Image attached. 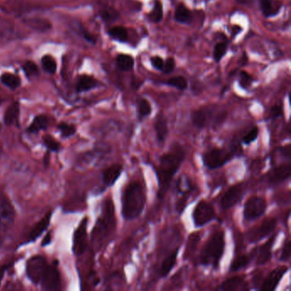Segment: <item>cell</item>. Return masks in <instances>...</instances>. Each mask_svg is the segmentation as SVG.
Wrapping results in <instances>:
<instances>
[{"instance_id": "cell-1", "label": "cell", "mask_w": 291, "mask_h": 291, "mask_svg": "<svg viewBox=\"0 0 291 291\" xmlns=\"http://www.w3.org/2000/svg\"><path fill=\"white\" fill-rule=\"evenodd\" d=\"M184 157L185 151L184 148L179 144H174L171 147L170 151L162 155L160 158L157 168L160 198H163L168 191L173 177L184 162Z\"/></svg>"}, {"instance_id": "cell-2", "label": "cell", "mask_w": 291, "mask_h": 291, "mask_svg": "<svg viewBox=\"0 0 291 291\" xmlns=\"http://www.w3.org/2000/svg\"><path fill=\"white\" fill-rule=\"evenodd\" d=\"M146 193L138 182L132 181L124 189L122 203V217L132 220L140 216L146 206Z\"/></svg>"}, {"instance_id": "cell-3", "label": "cell", "mask_w": 291, "mask_h": 291, "mask_svg": "<svg viewBox=\"0 0 291 291\" xmlns=\"http://www.w3.org/2000/svg\"><path fill=\"white\" fill-rule=\"evenodd\" d=\"M225 233L222 231H215L207 242L200 256V263L204 266L219 267L220 260L225 252Z\"/></svg>"}, {"instance_id": "cell-4", "label": "cell", "mask_w": 291, "mask_h": 291, "mask_svg": "<svg viewBox=\"0 0 291 291\" xmlns=\"http://www.w3.org/2000/svg\"><path fill=\"white\" fill-rule=\"evenodd\" d=\"M225 118L226 113L221 111L214 116V111L209 108H201L199 110L193 111L191 114L193 125L198 129H204L210 123L214 124V126L220 125L224 122Z\"/></svg>"}, {"instance_id": "cell-5", "label": "cell", "mask_w": 291, "mask_h": 291, "mask_svg": "<svg viewBox=\"0 0 291 291\" xmlns=\"http://www.w3.org/2000/svg\"><path fill=\"white\" fill-rule=\"evenodd\" d=\"M116 227V216H115V207L110 199L105 201V206L103 209L102 217L96 223V235L108 236L110 235Z\"/></svg>"}, {"instance_id": "cell-6", "label": "cell", "mask_w": 291, "mask_h": 291, "mask_svg": "<svg viewBox=\"0 0 291 291\" xmlns=\"http://www.w3.org/2000/svg\"><path fill=\"white\" fill-rule=\"evenodd\" d=\"M233 155L223 149L214 148L207 151L203 156V162L206 168L211 170L222 168L232 158Z\"/></svg>"}, {"instance_id": "cell-7", "label": "cell", "mask_w": 291, "mask_h": 291, "mask_svg": "<svg viewBox=\"0 0 291 291\" xmlns=\"http://www.w3.org/2000/svg\"><path fill=\"white\" fill-rule=\"evenodd\" d=\"M267 202L265 198L254 196L249 198L244 208V218L246 221H253L262 216L267 211Z\"/></svg>"}, {"instance_id": "cell-8", "label": "cell", "mask_w": 291, "mask_h": 291, "mask_svg": "<svg viewBox=\"0 0 291 291\" xmlns=\"http://www.w3.org/2000/svg\"><path fill=\"white\" fill-rule=\"evenodd\" d=\"M216 218L214 207L206 201H200L193 210L192 219L196 227H203Z\"/></svg>"}, {"instance_id": "cell-9", "label": "cell", "mask_w": 291, "mask_h": 291, "mask_svg": "<svg viewBox=\"0 0 291 291\" xmlns=\"http://www.w3.org/2000/svg\"><path fill=\"white\" fill-rule=\"evenodd\" d=\"M48 266L49 264L47 263L46 259L43 256H33L29 259L27 263L26 271L31 282L34 284L40 283Z\"/></svg>"}, {"instance_id": "cell-10", "label": "cell", "mask_w": 291, "mask_h": 291, "mask_svg": "<svg viewBox=\"0 0 291 291\" xmlns=\"http://www.w3.org/2000/svg\"><path fill=\"white\" fill-rule=\"evenodd\" d=\"M87 218L81 220L74 233L73 237V252L75 256H80L85 251L87 236Z\"/></svg>"}, {"instance_id": "cell-11", "label": "cell", "mask_w": 291, "mask_h": 291, "mask_svg": "<svg viewBox=\"0 0 291 291\" xmlns=\"http://www.w3.org/2000/svg\"><path fill=\"white\" fill-rule=\"evenodd\" d=\"M277 226L276 219H267L256 229H253L248 235L250 243H256L269 236Z\"/></svg>"}, {"instance_id": "cell-12", "label": "cell", "mask_w": 291, "mask_h": 291, "mask_svg": "<svg viewBox=\"0 0 291 291\" xmlns=\"http://www.w3.org/2000/svg\"><path fill=\"white\" fill-rule=\"evenodd\" d=\"M16 211L11 200L5 196L0 197V225L3 227L11 226L15 220Z\"/></svg>"}, {"instance_id": "cell-13", "label": "cell", "mask_w": 291, "mask_h": 291, "mask_svg": "<svg viewBox=\"0 0 291 291\" xmlns=\"http://www.w3.org/2000/svg\"><path fill=\"white\" fill-rule=\"evenodd\" d=\"M60 273L55 266H48L44 276L42 277V287L45 290H58L60 288Z\"/></svg>"}, {"instance_id": "cell-14", "label": "cell", "mask_w": 291, "mask_h": 291, "mask_svg": "<svg viewBox=\"0 0 291 291\" xmlns=\"http://www.w3.org/2000/svg\"><path fill=\"white\" fill-rule=\"evenodd\" d=\"M243 194H244V187L242 184L231 186L220 199L221 209L226 210L232 208L241 200Z\"/></svg>"}, {"instance_id": "cell-15", "label": "cell", "mask_w": 291, "mask_h": 291, "mask_svg": "<svg viewBox=\"0 0 291 291\" xmlns=\"http://www.w3.org/2000/svg\"><path fill=\"white\" fill-rule=\"evenodd\" d=\"M176 187H177L178 192L183 196V198L179 201V203L177 204V206H176L177 211L179 212V214H181L186 206L187 197L189 195V193L191 192V190L193 189L192 184H191L190 179L187 176L184 175L179 178V180L177 182Z\"/></svg>"}, {"instance_id": "cell-16", "label": "cell", "mask_w": 291, "mask_h": 291, "mask_svg": "<svg viewBox=\"0 0 291 291\" xmlns=\"http://www.w3.org/2000/svg\"><path fill=\"white\" fill-rule=\"evenodd\" d=\"M288 271L287 267H279L272 270L270 272L269 275L267 276V278L265 279L261 287V290L262 291H272L274 290L277 288L278 283L280 282L281 279L283 278V275L285 274Z\"/></svg>"}, {"instance_id": "cell-17", "label": "cell", "mask_w": 291, "mask_h": 291, "mask_svg": "<svg viewBox=\"0 0 291 291\" xmlns=\"http://www.w3.org/2000/svg\"><path fill=\"white\" fill-rule=\"evenodd\" d=\"M290 177V164H283L278 166L271 171L269 175L267 177V181L271 185H277V184L286 181Z\"/></svg>"}, {"instance_id": "cell-18", "label": "cell", "mask_w": 291, "mask_h": 291, "mask_svg": "<svg viewBox=\"0 0 291 291\" xmlns=\"http://www.w3.org/2000/svg\"><path fill=\"white\" fill-rule=\"evenodd\" d=\"M276 236H272L266 244L259 248L256 254V263L258 265H266L272 259V247L274 245Z\"/></svg>"}, {"instance_id": "cell-19", "label": "cell", "mask_w": 291, "mask_h": 291, "mask_svg": "<svg viewBox=\"0 0 291 291\" xmlns=\"http://www.w3.org/2000/svg\"><path fill=\"white\" fill-rule=\"evenodd\" d=\"M154 130L158 142L164 143L168 137L169 130H168V121L162 113H160L155 120Z\"/></svg>"}, {"instance_id": "cell-20", "label": "cell", "mask_w": 291, "mask_h": 291, "mask_svg": "<svg viewBox=\"0 0 291 291\" xmlns=\"http://www.w3.org/2000/svg\"><path fill=\"white\" fill-rule=\"evenodd\" d=\"M218 289L224 291L248 290L249 286L244 277L237 276L224 281Z\"/></svg>"}, {"instance_id": "cell-21", "label": "cell", "mask_w": 291, "mask_h": 291, "mask_svg": "<svg viewBox=\"0 0 291 291\" xmlns=\"http://www.w3.org/2000/svg\"><path fill=\"white\" fill-rule=\"evenodd\" d=\"M52 216H53V212H49L39 222L37 223V225L33 227V230L28 235V241L26 242V244L35 242L36 240L41 236L42 233L49 227Z\"/></svg>"}, {"instance_id": "cell-22", "label": "cell", "mask_w": 291, "mask_h": 291, "mask_svg": "<svg viewBox=\"0 0 291 291\" xmlns=\"http://www.w3.org/2000/svg\"><path fill=\"white\" fill-rule=\"evenodd\" d=\"M122 166L120 164H114L106 168L103 172V182L106 186H112L116 184L117 179L120 178L121 173H122Z\"/></svg>"}, {"instance_id": "cell-23", "label": "cell", "mask_w": 291, "mask_h": 291, "mask_svg": "<svg viewBox=\"0 0 291 291\" xmlns=\"http://www.w3.org/2000/svg\"><path fill=\"white\" fill-rule=\"evenodd\" d=\"M179 251V248H177L176 250H173V252L170 253V254L163 260L162 266L160 267V276H161V277H167V276L170 273L173 267L175 266Z\"/></svg>"}, {"instance_id": "cell-24", "label": "cell", "mask_w": 291, "mask_h": 291, "mask_svg": "<svg viewBox=\"0 0 291 291\" xmlns=\"http://www.w3.org/2000/svg\"><path fill=\"white\" fill-rule=\"evenodd\" d=\"M259 5L261 13L266 18L274 17L280 11L281 5L277 6L275 0H259Z\"/></svg>"}, {"instance_id": "cell-25", "label": "cell", "mask_w": 291, "mask_h": 291, "mask_svg": "<svg viewBox=\"0 0 291 291\" xmlns=\"http://www.w3.org/2000/svg\"><path fill=\"white\" fill-rule=\"evenodd\" d=\"M20 116V105L18 102H15L10 105L4 116V122L6 126H12L18 124Z\"/></svg>"}, {"instance_id": "cell-26", "label": "cell", "mask_w": 291, "mask_h": 291, "mask_svg": "<svg viewBox=\"0 0 291 291\" xmlns=\"http://www.w3.org/2000/svg\"><path fill=\"white\" fill-rule=\"evenodd\" d=\"M49 126V119L44 115H39L35 116L32 123L28 126L27 132L30 134L38 133L40 131H44L48 128Z\"/></svg>"}, {"instance_id": "cell-27", "label": "cell", "mask_w": 291, "mask_h": 291, "mask_svg": "<svg viewBox=\"0 0 291 291\" xmlns=\"http://www.w3.org/2000/svg\"><path fill=\"white\" fill-rule=\"evenodd\" d=\"M174 20L182 24H189L192 22L193 15L191 11H189L184 4H179L176 7Z\"/></svg>"}, {"instance_id": "cell-28", "label": "cell", "mask_w": 291, "mask_h": 291, "mask_svg": "<svg viewBox=\"0 0 291 291\" xmlns=\"http://www.w3.org/2000/svg\"><path fill=\"white\" fill-rule=\"evenodd\" d=\"M99 85V82L95 78L89 75H81L77 81L76 91L77 92H85L90 91Z\"/></svg>"}, {"instance_id": "cell-29", "label": "cell", "mask_w": 291, "mask_h": 291, "mask_svg": "<svg viewBox=\"0 0 291 291\" xmlns=\"http://www.w3.org/2000/svg\"><path fill=\"white\" fill-rule=\"evenodd\" d=\"M116 62L118 69L121 71H130L134 67V58L128 54H118L116 57Z\"/></svg>"}, {"instance_id": "cell-30", "label": "cell", "mask_w": 291, "mask_h": 291, "mask_svg": "<svg viewBox=\"0 0 291 291\" xmlns=\"http://www.w3.org/2000/svg\"><path fill=\"white\" fill-rule=\"evenodd\" d=\"M152 107L151 103L146 99H139L137 101V113L138 120L142 121L151 116Z\"/></svg>"}, {"instance_id": "cell-31", "label": "cell", "mask_w": 291, "mask_h": 291, "mask_svg": "<svg viewBox=\"0 0 291 291\" xmlns=\"http://www.w3.org/2000/svg\"><path fill=\"white\" fill-rule=\"evenodd\" d=\"M148 19L153 23H159L163 18V6L160 0H155L153 9L147 15Z\"/></svg>"}, {"instance_id": "cell-32", "label": "cell", "mask_w": 291, "mask_h": 291, "mask_svg": "<svg viewBox=\"0 0 291 291\" xmlns=\"http://www.w3.org/2000/svg\"><path fill=\"white\" fill-rule=\"evenodd\" d=\"M108 33L113 39L121 42V43L127 41V39H128L127 30L125 27H122V26L113 27V28H110V30L108 31Z\"/></svg>"}, {"instance_id": "cell-33", "label": "cell", "mask_w": 291, "mask_h": 291, "mask_svg": "<svg viewBox=\"0 0 291 291\" xmlns=\"http://www.w3.org/2000/svg\"><path fill=\"white\" fill-rule=\"evenodd\" d=\"M0 80L4 85L11 90H16L21 85V79L19 76H17L16 74H11V73L2 74Z\"/></svg>"}, {"instance_id": "cell-34", "label": "cell", "mask_w": 291, "mask_h": 291, "mask_svg": "<svg viewBox=\"0 0 291 291\" xmlns=\"http://www.w3.org/2000/svg\"><path fill=\"white\" fill-rule=\"evenodd\" d=\"M163 84L169 85V86H172V87L176 88V89H178L179 91H184V90H186L187 87H188V81H187L186 79H185L184 76H182V75L170 78V79H168V80L164 81Z\"/></svg>"}, {"instance_id": "cell-35", "label": "cell", "mask_w": 291, "mask_h": 291, "mask_svg": "<svg viewBox=\"0 0 291 291\" xmlns=\"http://www.w3.org/2000/svg\"><path fill=\"white\" fill-rule=\"evenodd\" d=\"M250 257L251 256H247V255L237 256L231 262L230 270H231V272H236V271H239V270L243 269V268H245L250 264V260H251Z\"/></svg>"}, {"instance_id": "cell-36", "label": "cell", "mask_w": 291, "mask_h": 291, "mask_svg": "<svg viewBox=\"0 0 291 291\" xmlns=\"http://www.w3.org/2000/svg\"><path fill=\"white\" fill-rule=\"evenodd\" d=\"M227 50H228V44L225 42H219L215 44L214 52H213V58H214V62L216 63H220L227 53Z\"/></svg>"}, {"instance_id": "cell-37", "label": "cell", "mask_w": 291, "mask_h": 291, "mask_svg": "<svg viewBox=\"0 0 291 291\" xmlns=\"http://www.w3.org/2000/svg\"><path fill=\"white\" fill-rule=\"evenodd\" d=\"M41 64L44 71L49 74H55L57 71V62L51 55H45L41 58Z\"/></svg>"}, {"instance_id": "cell-38", "label": "cell", "mask_w": 291, "mask_h": 291, "mask_svg": "<svg viewBox=\"0 0 291 291\" xmlns=\"http://www.w3.org/2000/svg\"><path fill=\"white\" fill-rule=\"evenodd\" d=\"M58 128L60 131L61 136L63 138L72 137L76 132V128L74 125L65 123V122H62V123L59 124Z\"/></svg>"}, {"instance_id": "cell-39", "label": "cell", "mask_w": 291, "mask_h": 291, "mask_svg": "<svg viewBox=\"0 0 291 291\" xmlns=\"http://www.w3.org/2000/svg\"><path fill=\"white\" fill-rule=\"evenodd\" d=\"M43 144L46 147L50 152H58L60 151L61 144L54 137L47 135L43 137Z\"/></svg>"}, {"instance_id": "cell-40", "label": "cell", "mask_w": 291, "mask_h": 291, "mask_svg": "<svg viewBox=\"0 0 291 291\" xmlns=\"http://www.w3.org/2000/svg\"><path fill=\"white\" fill-rule=\"evenodd\" d=\"M22 69L28 77H33L39 74V69L33 62H27L22 65Z\"/></svg>"}, {"instance_id": "cell-41", "label": "cell", "mask_w": 291, "mask_h": 291, "mask_svg": "<svg viewBox=\"0 0 291 291\" xmlns=\"http://www.w3.org/2000/svg\"><path fill=\"white\" fill-rule=\"evenodd\" d=\"M259 136V128L257 126H254L252 129H250L247 132V134L245 135V137H243V143L245 144H250L253 143L254 141L256 140V138Z\"/></svg>"}, {"instance_id": "cell-42", "label": "cell", "mask_w": 291, "mask_h": 291, "mask_svg": "<svg viewBox=\"0 0 291 291\" xmlns=\"http://www.w3.org/2000/svg\"><path fill=\"white\" fill-rule=\"evenodd\" d=\"M252 82V76H250V74H248L247 72L242 71L240 73V75H239V84L241 85V87L246 90V89L250 87Z\"/></svg>"}, {"instance_id": "cell-43", "label": "cell", "mask_w": 291, "mask_h": 291, "mask_svg": "<svg viewBox=\"0 0 291 291\" xmlns=\"http://www.w3.org/2000/svg\"><path fill=\"white\" fill-rule=\"evenodd\" d=\"M175 66V60L173 58H168L166 61H164V66H163L162 71L166 74H171L174 71Z\"/></svg>"}, {"instance_id": "cell-44", "label": "cell", "mask_w": 291, "mask_h": 291, "mask_svg": "<svg viewBox=\"0 0 291 291\" xmlns=\"http://www.w3.org/2000/svg\"><path fill=\"white\" fill-rule=\"evenodd\" d=\"M101 17H103V19L106 20V21H113V20L119 18V14L113 9H107L103 11L101 13Z\"/></svg>"}, {"instance_id": "cell-45", "label": "cell", "mask_w": 291, "mask_h": 291, "mask_svg": "<svg viewBox=\"0 0 291 291\" xmlns=\"http://www.w3.org/2000/svg\"><path fill=\"white\" fill-rule=\"evenodd\" d=\"M291 244L289 240H287L281 252L280 260L282 261H287L290 258Z\"/></svg>"}, {"instance_id": "cell-46", "label": "cell", "mask_w": 291, "mask_h": 291, "mask_svg": "<svg viewBox=\"0 0 291 291\" xmlns=\"http://www.w3.org/2000/svg\"><path fill=\"white\" fill-rule=\"evenodd\" d=\"M151 63L153 68L159 70V71H162L163 66H164V60L161 57H159V56L151 57Z\"/></svg>"}, {"instance_id": "cell-47", "label": "cell", "mask_w": 291, "mask_h": 291, "mask_svg": "<svg viewBox=\"0 0 291 291\" xmlns=\"http://www.w3.org/2000/svg\"><path fill=\"white\" fill-rule=\"evenodd\" d=\"M283 116V108L281 105H274L271 108L270 111V118L277 119Z\"/></svg>"}, {"instance_id": "cell-48", "label": "cell", "mask_w": 291, "mask_h": 291, "mask_svg": "<svg viewBox=\"0 0 291 291\" xmlns=\"http://www.w3.org/2000/svg\"><path fill=\"white\" fill-rule=\"evenodd\" d=\"M81 33H82L83 37L85 38L88 42H91V43H95L96 42V39L92 34L87 32V31L81 28Z\"/></svg>"}, {"instance_id": "cell-49", "label": "cell", "mask_w": 291, "mask_h": 291, "mask_svg": "<svg viewBox=\"0 0 291 291\" xmlns=\"http://www.w3.org/2000/svg\"><path fill=\"white\" fill-rule=\"evenodd\" d=\"M280 151L281 153H282V155H283V156H284V157H287V158H288V159L290 158L291 156L290 146H284V147H282V148L280 149Z\"/></svg>"}, {"instance_id": "cell-50", "label": "cell", "mask_w": 291, "mask_h": 291, "mask_svg": "<svg viewBox=\"0 0 291 291\" xmlns=\"http://www.w3.org/2000/svg\"><path fill=\"white\" fill-rule=\"evenodd\" d=\"M52 232L50 231L49 233L46 234V236H44V238L43 239V241L41 243V246L44 247V246H47V245H49L51 243H52Z\"/></svg>"}, {"instance_id": "cell-51", "label": "cell", "mask_w": 291, "mask_h": 291, "mask_svg": "<svg viewBox=\"0 0 291 291\" xmlns=\"http://www.w3.org/2000/svg\"><path fill=\"white\" fill-rule=\"evenodd\" d=\"M8 268V265H6V266H3V267H0V285H1L2 281H3L4 277H5V273H6V272L7 271Z\"/></svg>"}, {"instance_id": "cell-52", "label": "cell", "mask_w": 291, "mask_h": 291, "mask_svg": "<svg viewBox=\"0 0 291 291\" xmlns=\"http://www.w3.org/2000/svg\"><path fill=\"white\" fill-rule=\"evenodd\" d=\"M49 158H50V151L49 153L47 152L46 154H45V156H44V166H45V167H47V166H48V163H49Z\"/></svg>"}, {"instance_id": "cell-53", "label": "cell", "mask_w": 291, "mask_h": 291, "mask_svg": "<svg viewBox=\"0 0 291 291\" xmlns=\"http://www.w3.org/2000/svg\"><path fill=\"white\" fill-rule=\"evenodd\" d=\"M1 102H2V101H1V99H0V105H1Z\"/></svg>"}, {"instance_id": "cell-54", "label": "cell", "mask_w": 291, "mask_h": 291, "mask_svg": "<svg viewBox=\"0 0 291 291\" xmlns=\"http://www.w3.org/2000/svg\"><path fill=\"white\" fill-rule=\"evenodd\" d=\"M0 132H1V127H0Z\"/></svg>"}]
</instances>
